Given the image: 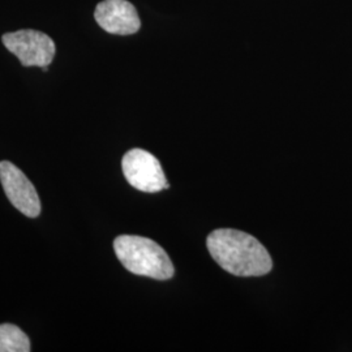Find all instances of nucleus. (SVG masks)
<instances>
[{
  "label": "nucleus",
  "instance_id": "nucleus-4",
  "mask_svg": "<svg viewBox=\"0 0 352 352\" xmlns=\"http://www.w3.org/2000/svg\"><path fill=\"white\" fill-rule=\"evenodd\" d=\"M122 168L126 182L141 192L155 193L170 187L160 161L149 151L144 149L128 151L123 157Z\"/></svg>",
  "mask_w": 352,
  "mask_h": 352
},
{
  "label": "nucleus",
  "instance_id": "nucleus-5",
  "mask_svg": "<svg viewBox=\"0 0 352 352\" xmlns=\"http://www.w3.org/2000/svg\"><path fill=\"white\" fill-rule=\"evenodd\" d=\"M0 182L6 196L19 212L29 218H36L39 215L41 201L37 190L19 167L10 161H1Z\"/></svg>",
  "mask_w": 352,
  "mask_h": 352
},
{
  "label": "nucleus",
  "instance_id": "nucleus-1",
  "mask_svg": "<svg viewBox=\"0 0 352 352\" xmlns=\"http://www.w3.org/2000/svg\"><path fill=\"white\" fill-rule=\"evenodd\" d=\"M206 245L215 263L236 277H261L273 267L264 245L239 230H214L206 239Z\"/></svg>",
  "mask_w": 352,
  "mask_h": 352
},
{
  "label": "nucleus",
  "instance_id": "nucleus-6",
  "mask_svg": "<svg viewBox=\"0 0 352 352\" xmlns=\"http://www.w3.org/2000/svg\"><path fill=\"white\" fill-rule=\"evenodd\" d=\"M94 17L103 30L118 36L135 34L141 28L139 13L128 0H103L97 6Z\"/></svg>",
  "mask_w": 352,
  "mask_h": 352
},
{
  "label": "nucleus",
  "instance_id": "nucleus-2",
  "mask_svg": "<svg viewBox=\"0 0 352 352\" xmlns=\"http://www.w3.org/2000/svg\"><path fill=\"white\" fill-rule=\"evenodd\" d=\"M113 250L119 261L128 272L166 280L174 276V265L164 248L148 238L120 235L113 241Z\"/></svg>",
  "mask_w": 352,
  "mask_h": 352
},
{
  "label": "nucleus",
  "instance_id": "nucleus-3",
  "mask_svg": "<svg viewBox=\"0 0 352 352\" xmlns=\"http://www.w3.org/2000/svg\"><path fill=\"white\" fill-rule=\"evenodd\" d=\"M1 41L24 67H49L56 51L54 41L47 34L32 29L7 33Z\"/></svg>",
  "mask_w": 352,
  "mask_h": 352
},
{
  "label": "nucleus",
  "instance_id": "nucleus-7",
  "mask_svg": "<svg viewBox=\"0 0 352 352\" xmlns=\"http://www.w3.org/2000/svg\"><path fill=\"white\" fill-rule=\"evenodd\" d=\"M32 351L30 340L20 327L12 324L0 325V352Z\"/></svg>",
  "mask_w": 352,
  "mask_h": 352
}]
</instances>
